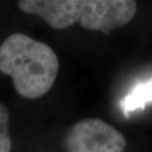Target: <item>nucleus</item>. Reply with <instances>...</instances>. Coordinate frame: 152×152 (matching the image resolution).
Instances as JSON below:
<instances>
[{
  "instance_id": "1",
  "label": "nucleus",
  "mask_w": 152,
  "mask_h": 152,
  "mask_svg": "<svg viewBox=\"0 0 152 152\" xmlns=\"http://www.w3.org/2000/svg\"><path fill=\"white\" fill-rule=\"evenodd\" d=\"M59 62L50 47L24 34H13L0 45V71L11 76L21 96L47 94L57 76Z\"/></svg>"
},
{
  "instance_id": "2",
  "label": "nucleus",
  "mask_w": 152,
  "mask_h": 152,
  "mask_svg": "<svg viewBox=\"0 0 152 152\" xmlns=\"http://www.w3.org/2000/svg\"><path fill=\"white\" fill-rule=\"evenodd\" d=\"M68 152H124L126 141L120 130L98 118L76 123L65 137Z\"/></svg>"
},
{
  "instance_id": "3",
  "label": "nucleus",
  "mask_w": 152,
  "mask_h": 152,
  "mask_svg": "<svg viewBox=\"0 0 152 152\" xmlns=\"http://www.w3.org/2000/svg\"><path fill=\"white\" fill-rule=\"evenodd\" d=\"M136 7V2L132 0L85 1L80 24L87 30L109 35L112 31L129 23L134 17Z\"/></svg>"
},
{
  "instance_id": "4",
  "label": "nucleus",
  "mask_w": 152,
  "mask_h": 152,
  "mask_svg": "<svg viewBox=\"0 0 152 152\" xmlns=\"http://www.w3.org/2000/svg\"><path fill=\"white\" fill-rule=\"evenodd\" d=\"M85 1L80 0H22L18 7L25 13L44 18L54 29H65L80 21Z\"/></svg>"
},
{
  "instance_id": "5",
  "label": "nucleus",
  "mask_w": 152,
  "mask_h": 152,
  "mask_svg": "<svg viewBox=\"0 0 152 152\" xmlns=\"http://www.w3.org/2000/svg\"><path fill=\"white\" fill-rule=\"evenodd\" d=\"M149 103H152V78L136 85L121 102V108L127 118L132 112L143 110Z\"/></svg>"
},
{
  "instance_id": "6",
  "label": "nucleus",
  "mask_w": 152,
  "mask_h": 152,
  "mask_svg": "<svg viewBox=\"0 0 152 152\" xmlns=\"http://www.w3.org/2000/svg\"><path fill=\"white\" fill-rule=\"evenodd\" d=\"M11 138L9 134V112L0 103V152H10Z\"/></svg>"
}]
</instances>
